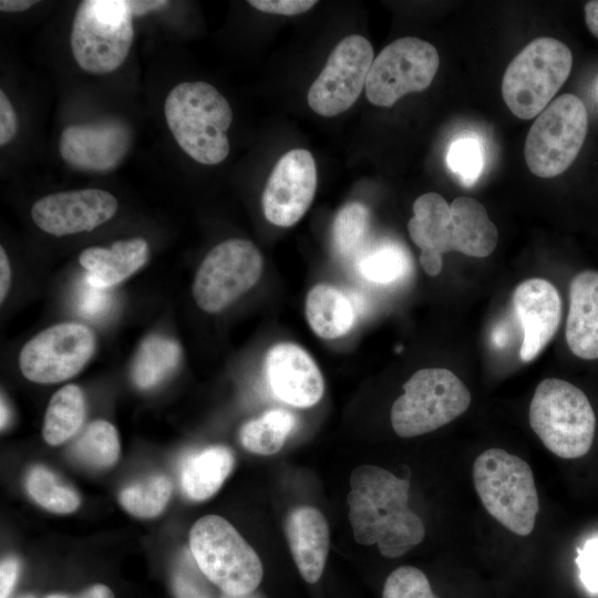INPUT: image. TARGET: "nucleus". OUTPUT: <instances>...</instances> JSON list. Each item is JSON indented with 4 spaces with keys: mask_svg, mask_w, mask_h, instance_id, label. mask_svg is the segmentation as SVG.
I'll return each mask as SVG.
<instances>
[{
    "mask_svg": "<svg viewBox=\"0 0 598 598\" xmlns=\"http://www.w3.org/2000/svg\"><path fill=\"white\" fill-rule=\"evenodd\" d=\"M132 16L141 17L168 6L166 0H127Z\"/></svg>",
    "mask_w": 598,
    "mask_h": 598,
    "instance_id": "nucleus-41",
    "label": "nucleus"
},
{
    "mask_svg": "<svg viewBox=\"0 0 598 598\" xmlns=\"http://www.w3.org/2000/svg\"><path fill=\"white\" fill-rule=\"evenodd\" d=\"M164 114L175 141L193 159L216 165L227 157L233 111L212 84L202 81L177 84L166 96Z\"/></svg>",
    "mask_w": 598,
    "mask_h": 598,
    "instance_id": "nucleus-3",
    "label": "nucleus"
},
{
    "mask_svg": "<svg viewBox=\"0 0 598 598\" xmlns=\"http://www.w3.org/2000/svg\"><path fill=\"white\" fill-rule=\"evenodd\" d=\"M218 598H261V597L254 592H250L247 595H228V594L221 592Z\"/></svg>",
    "mask_w": 598,
    "mask_h": 598,
    "instance_id": "nucleus-47",
    "label": "nucleus"
},
{
    "mask_svg": "<svg viewBox=\"0 0 598 598\" xmlns=\"http://www.w3.org/2000/svg\"><path fill=\"white\" fill-rule=\"evenodd\" d=\"M266 374L274 394L297 408L319 402L324 391L322 374L307 351L295 343L275 344L266 355Z\"/></svg>",
    "mask_w": 598,
    "mask_h": 598,
    "instance_id": "nucleus-19",
    "label": "nucleus"
},
{
    "mask_svg": "<svg viewBox=\"0 0 598 598\" xmlns=\"http://www.w3.org/2000/svg\"><path fill=\"white\" fill-rule=\"evenodd\" d=\"M45 598H114V595L107 586L99 584L87 588L79 596L53 594Z\"/></svg>",
    "mask_w": 598,
    "mask_h": 598,
    "instance_id": "nucleus-42",
    "label": "nucleus"
},
{
    "mask_svg": "<svg viewBox=\"0 0 598 598\" xmlns=\"http://www.w3.org/2000/svg\"><path fill=\"white\" fill-rule=\"evenodd\" d=\"M577 564L586 589L598 594V537L589 538L579 550Z\"/></svg>",
    "mask_w": 598,
    "mask_h": 598,
    "instance_id": "nucleus-36",
    "label": "nucleus"
},
{
    "mask_svg": "<svg viewBox=\"0 0 598 598\" xmlns=\"http://www.w3.org/2000/svg\"><path fill=\"white\" fill-rule=\"evenodd\" d=\"M173 485L163 474L130 485L120 493L121 505L132 515L151 518L163 512L171 498Z\"/></svg>",
    "mask_w": 598,
    "mask_h": 598,
    "instance_id": "nucleus-31",
    "label": "nucleus"
},
{
    "mask_svg": "<svg viewBox=\"0 0 598 598\" xmlns=\"http://www.w3.org/2000/svg\"><path fill=\"white\" fill-rule=\"evenodd\" d=\"M262 257L249 240L233 238L216 245L202 261L193 283L197 306L219 312L258 281Z\"/></svg>",
    "mask_w": 598,
    "mask_h": 598,
    "instance_id": "nucleus-11",
    "label": "nucleus"
},
{
    "mask_svg": "<svg viewBox=\"0 0 598 598\" xmlns=\"http://www.w3.org/2000/svg\"><path fill=\"white\" fill-rule=\"evenodd\" d=\"M588 115L584 102L566 93L537 115L524 146L529 171L542 178L564 173L575 161L585 142Z\"/></svg>",
    "mask_w": 598,
    "mask_h": 598,
    "instance_id": "nucleus-10",
    "label": "nucleus"
},
{
    "mask_svg": "<svg viewBox=\"0 0 598 598\" xmlns=\"http://www.w3.org/2000/svg\"><path fill=\"white\" fill-rule=\"evenodd\" d=\"M317 188L313 156L303 148L287 152L275 165L265 186L261 204L268 221L290 227L310 207Z\"/></svg>",
    "mask_w": 598,
    "mask_h": 598,
    "instance_id": "nucleus-15",
    "label": "nucleus"
},
{
    "mask_svg": "<svg viewBox=\"0 0 598 598\" xmlns=\"http://www.w3.org/2000/svg\"><path fill=\"white\" fill-rule=\"evenodd\" d=\"M408 230L421 249L420 264L429 276L441 272L443 254L458 251L484 258L494 251L498 240L495 224L477 199L461 196L448 205L433 192L414 200Z\"/></svg>",
    "mask_w": 598,
    "mask_h": 598,
    "instance_id": "nucleus-2",
    "label": "nucleus"
},
{
    "mask_svg": "<svg viewBox=\"0 0 598 598\" xmlns=\"http://www.w3.org/2000/svg\"><path fill=\"white\" fill-rule=\"evenodd\" d=\"M475 491L485 509L508 530L529 535L539 501L530 466L502 448H488L473 464Z\"/></svg>",
    "mask_w": 598,
    "mask_h": 598,
    "instance_id": "nucleus-4",
    "label": "nucleus"
},
{
    "mask_svg": "<svg viewBox=\"0 0 598 598\" xmlns=\"http://www.w3.org/2000/svg\"><path fill=\"white\" fill-rule=\"evenodd\" d=\"M27 489L37 504L52 513L69 514L80 505L76 491L42 465L33 466L29 471Z\"/></svg>",
    "mask_w": 598,
    "mask_h": 598,
    "instance_id": "nucleus-29",
    "label": "nucleus"
},
{
    "mask_svg": "<svg viewBox=\"0 0 598 598\" xmlns=\"http://www.w3.org/2000/svg\"><path fill=\"white\" fill-rule=\"evenodd\" d=\"M89 288L81 292L80 309L86 317L101 313L107 305L109 298L104 288L96 287L89 282Z\"/></svg>",
    "mask_w": 598,
    "mask_h": 598,
    "instance_id": "nucleus-39",
    "label": "nucleus"
},
{
    "mask_svg": "<svg viewBox=\"0 0 598 598\" xmlns=\"http://www.w3.org/2000/svg\"><path fill=\"white\" fill-rule=\"evenodd\" d=\"M18 120L16 111L6 93L0 91V145L8 144L16 135Z\"/></svg>",
    "mask_w": 598,
    "mask_h": 598,
    "instance_id": "nucleus-38",
    "label": "nucleus"
},
{
    "mask_svg": "<svg viewBox=\"0 0 598 598\" xmlns=\"http://www.w3.org/2000/svg\"><path fill=\"white\" fill-rule=\"evenodd\" d=\"M215 587L200 570L190 550H182L172 575L175 598H218L220 594H216Z\"/></svg>",
    "mask_w": 598,
    "mask_h": 598,
    "instance_id": "nucleus-33",
    "label": "nucleus"
},
{
    "mask_svg": "<svg viewBox=\"0 0 598 598\" xmlns=\"http://www.w3.org/2000/svg\"><path fill=\"white\" fill-rule=\"evenodd\" d=\"M406 258L401 249L385 245L368 251L359 257L358 269L368 280L377 283H389L404 275Z\"/></svg>",
    "mask_w": 598,
    "mask_h": 598,
    "instance_id": "nucleus-32",
    "label": "nucleus"
},
{
    "mask_svg": "<svg viewBox=\"0 0 598 598\" xmlns=\"http://www.w3.org/2000/svg\"><path fill=\"white\" fill-rule=\"evenodd\" d=\"M86 413L83 391L75 384L58 390L47 408L42 435L50 445H60L82 427Z\"/></svg>",
    "mask_w": 598,
    "mask_h": 598,
    "instance_id": "nucleus-25",
    "label": "nucleus"
},
{
    "mask_svg": "<svg viewBox=\"0 0 598 598\" xmlns=\"http://www.w3.org/2000/svg\"><path fill=\"white\" fill-rule=\"evenodd\" d=\"M370 215L368 208L358 202L343 206L336 215L332 224V246L344 259L358 256L362 250L369 230Z\"/></svg>",
    "mask_w": 598,
    "mask_h": 598,
    "instance_id": "nucleus-30",
    "label": "nucleus"
},
{
    "mask_svg": "<svg viewBox=\"0 0 598 598\" xmlns=\"http://www.w3.org/2000/svg\"><path fill=\"white\" fill-rule=\"evenodd\" d=\"M11 282V268L8 260V256L3 249L0 248V300L3 301Z\"/></svg>",
    "mask_w": 598,
    "mask_h": 598,
    "instance_id": "nucleus-43",
    "label": "nucleus"
},
{
    "mask_svg": "<svg viewBox=\"0 0 598 598\" xmlns=\"http://www.w3.org/2000/svg\"><path fill=\"white\" fill-rule=\"evenodd\" d=\"M18 598H34V597L31 596V595H24V596H20V597H18Z\"/></svg>",
    "mask_w": 598,
    "mask_h": 598,
    "instance_id": "nucleus-48",
    "label": "nucleus"
},
{
    "mask_svg": "<svg viewBox=\"0 0 598 598\" xmlns=\"http://www.w3.org/2000/svg\"><path fill=\"white\" fill-rule=\"evenodd\" d=\"M297 424L296 416L285 409H271L239 430L243 446L255 454L271 455L280 451Z\"/></svg>",
    "mask_w": 598,
    "mask_h": 598,
    "instance_id": "nucleus-27",
    "label": "nucleus"
},
{
    "mask_svg": "<svg viewBox=\"0 0 598 598\" xmlns=\"http://www.w3.org/2000/svg\"><path fill=\"white\" fill-rule=\"evenodd\" d=\"M512 301L524 332L519 355L529 362L556 333L561 319V298L548 280L530 278L515 288Z\"/></svg>",
    "mask_w": 598,
    "mask_h": 598,
    "instance_id": "nucleus-18",
    "label": "nucleus"
},
{
    "mask_svg": "<svg viewBox=\"0 0 598 598\" xmlns=\"http://www.w3.org/2000/svg\"><path fill=\"white\" fill-rule=\"evenodd\" d=\"M373 60L372 45L364 37L351 34L342 39L308 91L311 110L334 116L350 109L365 86Z\"/></svg>",
    "mask_w": 598,
    "mask_h": 598,
    "instance_id": "nucleus-14",
    "label": "nucleus"
},
{
    "mask_svg": "<svg viewBox=\"0 0 598 598\" xmlns=\"http://www.w3.org/2000/svg\"><path fill=\"white\" fill-rule=\"evenodd\" d=\"M288 545L302 578L317 582L324 569L330 534L322 513L312 506L292 509L285 526Z\"/></svg>",
    "mask_w": 598,
    "mask_h": 598,
    "instance_id": "nucleus-20",
    "label": "nucleus"
},
{
    "mask_svg": "<svg viewBox=\"0 0 598 598\" xmlns=\"http://www.w3.org/2000/svg\"><path fill=\"white\" fill-rule=\"evenodd\" d=\"M118 207L109 192L96 188L54 193L38 199L31 208L34 224L54 236L91 231L110 220Z\"/></svg>",
    "mask_w": 598,
    "mask_h": 598,
    "instance_id": "nucleus-16",
    "label": "nucleus"
},
{
    "mask_svg": "<svg viewBox=\"0 0 598 598\" xmlns=\"http://www.w3.org/2000/svg\"><path fill=\"white\" fill-rule=\"evenodd\" d=\"M95 350L93 331L81 323L51 326L28 341L20 351L22 374L35 383H58L78 374Z\"/></svg>",
    "mask_w": 598,
    "mask_h": 598,
    "instance_id": "nucleus-13",
    "label": "nucleus"
},
{
    "mask_svg": "<svg viewBox=\"0 0 598 598\" xmlns=\"http://www.w3.org/2000/svg\"><path fill=\"white\" fill-rule=\"evenodd\" d=\"M529 424L543 444L561 458H578L590 450L596 416L587 395L561 379H545L529 404Z\"/></svg>",
    "mask_w": 598,
    "mask_h": 598,
    "instance_id": "nucleus-5",
    "label": "nucleus"
},
{
    "mask_svg": "<svg viewBox=\"0 0 598 598\" xmlns=\"http://www.w3.org/2000/svg\"><path fill=\"white\" fill-rule=\"evenodd\" d=\"M254 8L266 13L296 16L303 13L317 4L315 0H250Z\"/></svg>",
    "mask_w": 598,
    "mask_h": 598,
    "instance_id": "nucleus-37",
    "label": "nucleus"
},
{
    "mask_svg": "<svg viewBox=\"0 0 598 598\" xmlns=\"http://www.w3.org/2000/svg\"><path fill=\"white\" fill-rule=\"evenodd\" d=\"M233 452L221 445L206 447L189 455L181 470V485L193 501L212 497L234 467Z\"/></svg>",
    "mask_w": 598,
    "mask_h": 598,
    "instance_id": "nucleus-23",
    "label": "nucleus"
},
{
    "mask_svg": "<svg viewBox=\"0 0 598 598\" xmlns=\"http://www.w3.org/2000/svg\"><path fill=\"white\" fill-rule=\"evenodd\" d=\"M306 317L318 337L336 339L353 326L354 310L351 301L339 289L319 283L307 295Z\"/></svg>",
    "mask_w": 598,
    "mask_h": 598,
    "instance_id": "nucleus-24",
    "label": "nucleus"
},
{
    "mask_svg": "<svg viewBox=\"0 0 598 598\" xmlns=\"http://www.w3.org/2000/svg\"><path fill=\"white\" fill-rule=\"evenodd\" d=\"M9 417H10V414H9L8 405L4 402L3 398H1V420H0L1 430H3L7 426L9 422Z\"/></svg>",
    "mask_w": 598,
    "mask_h": 598,
    "instance_id": "nucleus-46",
    "label": "nucleus"
},
{
    "mask_svg": "<svg viewBox=\"0 0 598 598\" xmlns=\"http://www.w3.org/2000/svg\"><path fill=\"white\" fill-rule=\"evenodd\" d=\"M403 389L391 409L392 427L401 437L435 431L463 414L471 403L467 386L444 368L416 371Z\"/></svg>",
    "mask_w": 598,
    "mask_h": 598,
    "instance_id": "nucleus-9",
    "label": "nucleus"
},
{
    "mask_svg": "<svg viewBox=\"0 0 598 598\" xmlns=\"http://www.w3.org/2000/svg\"><path fill=\"white\" fill-rule=\"evenodd\" d=\"M127 0H85L75 11L70 44L78 65L92 74L117 70L134 40Z\"/></svg>",
    "mask_w": 598,
    "mask_h": 598,
    "instance_id": "nucleus-8",
    "label": "nucleus"
},
{
    "mask_svg": "<svg viewBox=\"0 0 598 598\" xmlns=\"http://www.w3.org/2000/svg\"><path fill=\"white\" fill-rule=\"evenodd\" d=\"M585 21L589 31L598 38V0L585 4Z\"/></svg>",
    "mask_w": 598,
    "mask_h": 598,
    "instance_id": "nucleus-44",
    "label": "nucleus"
},
{
    "mask_svg": "<svg viewBox=\"0 0 598 598\" xmlns=\"http://www.w3.org/2000/svg\"><path fill=\"white\" fill-rule=\"evenodd\" d=\"M20 570L19 560L8 557L1 561L0 566V598H9Z\"/></svg>",
    "mask_w": 598,
    "mask_h": 598,
    "instance_id": "nucleus-40",
    "label": "nucleus"
},
{
    "mask_svg": "<svg viewBox=\"0 0 598 598\" xmlns=\"http://www.w3.org/2000/svg\"><path fill=\"white\" fill-rule=\"evenodd\" d=\"M573 53L561 41L543 37L529 42L511 61L502 81V96L518 118L539 115L568 79Z\"/></svg>",
    "mask_w": 598,
    "mask_h": 598,
    "instance_id": "nucleus-6",
    "label": "nucleus"
},
{
    "mask_svg": "<svg viewBox=\"0 0 598 598\" xmlns=\"http://www.w3.org/2000/svg\"><path fill=\"white\" fill-rule=\"evenodd\" d=\"M181 361L179 346L165 337L151 336L140 346L132 379L140 389H151L169 375Z\"/></svg>",
    "mask_w": 598,
    "mask_h": 598,
    "instance_id": "nucleus-26",
    "label": "nucleus"
},
{
    "mask_svg": "<svg viewBox=\"0 0 598 598\" xmlns=\"http://www.w3.org/2000/svg\"><path fill=\"white\" fill-rule=\"evenodd\" d=\"M565 338L569 350L584 360L598 359V271L577 274L569 286Z\"/></svg>",
    "mask_w": 598,
    "mask_h": 598,
    "instance_id": "nucleus-21",
    "label": "nucleus"
},
{
    "mask_svg": "<svg viewBox=\"0 0 598 598\" xmlns=\"http://www.w3.org/2000/svg\"><path fill=\"white\" fill-rule=\"evenodd\" d=\"M148 257L145 239L135 237L118 240L110 248L89 247L79 257L81 266L87 271L86 279L100 288H111L141 269Z\"/></svg>",
    "mask_w": 598,
    "mask_h": 598,
    "instance_id": "nucleus-22",
    "label": "nucleus"
},
{
    "mask_svg": "<svg viewBox=\"0 0 598 598\" xmlns=\"http://www.w3.org/2000/svg\"><path fill=\"white\" fill-rule=\"evenodd\" d=\"M189 550L204 575L228 595L254 592L264 575L254 548L225 518L206 515L189 532Z\"/></svg>",
    "mask_w": 598,
    "mask_h": 598,
    "instance_id": "nucleus-7",
    "label": "nucleus"
},
{
    "mask_svg": "<svg viewBox=\"0 0 598 598\" xmlns=\"http://www.w3.org/2000/svg\"><path fill=\"white\" fill-rule=\"evenodd\" d=\"M130 142L128 127L117 120L73 124L62 131L59 152L74 168L106 172L120 164Z\"/></svg>",
    "mask_w": 598,
    "mask_h": 598,
    "instance_id": "nucleus-17",
    "label": "nucleus"
},
{
    "mask_svg": "<svg viewBox=\"0 0 598 598\" xmlns=\"http://www.w3.org/2000/svg\"><path fill=\"white\" fill-rule=\"evenodd\" d=\"M349 520L357 543L378 545L389 558L404 555L425 535L422 519L409 508L410 482L374 465L355 467L350 476Z\"/></svg>",
    "mask_w": 598,
    "mask_h": 598,
    "instance_id": "nucleus-1",
    "label": "nucleus"
},
{
    "mask_svg": "<svg viewBox=\"0 0 598 598\" xmlns=\"http://www.w3.org/2000/svg\"><path fill=\"white\" fill-rule=\"evenodd\" d=\"M120 450L118 434L114 425L104 420H96L78 435L70 453L87 467L106 468L117 461Z\"/></svg>",
    "mask_w": 598,
    "mask_h": 598,
    "instance_id": "nucleus-28",
    "label": "nucleus"
},
{
    "mask_svg": "<svg viewBox=\"0 0 598 598\" xmlns=\"http://www.w3.org/2000/svg\"><path fill=\"white\" fill-rule=\"evenodd\" d=\"M37 3L38 1L31 0H1L0 9L4 12H21L28 10Z\"/></svg>",
    "mask_w": 598,
    "mask_h": 598,
    "instance_id": "nucleus-45",
    "label": "nucleus"
},
{
    "mask_svg": "<svg viewBox=\"0 0 598 598\" xmlns=\"http://www.w3.org/2000/svg\"><path fill=\"white\" fill-rule=\"evenodd\" d=\"M382 598H437L423 571L412 566H402L386 578Z\"/></svg>",
    "mask_w": 598,
    "mask_h": 598,
    "instance_id": "nucleus-34",
    "label": "nucleus"
},
{
    "mask_svg": "<svg viewBox=\"0 0 598 598\" xmlns=\"http://www.w3.org/2000/svg\"><path fill=\"white\" fill-rule=\"evenodd\" d=\"M447 163L462 181L473 183L483 166L480 144L476 140L467 137L455 141L448 150Z\"/></svg>",
    "mask_w": 598,
    "mask_h": 598,
    "instance_id": "nucleus-35",
    "label": "nucleus"
},
{
    "mask_svg": "<svg viewBox=\"0 0 598 598\" xmlns=\"http://www.w3.org/2000/svg\"><path fill=\"white\" fill-rule=\"evenodd\" d=\"M439 65V53L427 41L396 39L373 60L364 86L367 97L374 105L391 107L403 95L425 90Z\"/></svg>",
    "mask_w": 598,
    "mask_h": 598,
    "instance_id": "nucleus-12",
    "label": "nucleus"
}]
</instances>
